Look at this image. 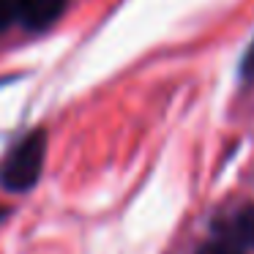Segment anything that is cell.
<instances>
[{
  "instance_id": "cell-1",
  "label": "cell",
  "mask_w": 254,
  "mask_h": 254,
  "mask_svg": "<svg viewBox=\"0 0 254 254\" xmlns=\"http://www.w3.org/2000/svg\"><path fill=\"white\" fill-rule=\"evenodd\" d=\"M47 159V134L41 128L22 137L0 161V186L8 191H28L39 183Z\"/></svg>"
},
{
  "instance_id": "cell-2",
  "label": "cell",
  "mask_w": 254,
  "mask_h": 254,
  "mask_svg": "<svg viewBox=\"0 0 254 254\" xmlns=\"http://www.w3.org/2000/svg\"><path fill=\"white\" fill-rule=\"evenodd\" d=\"M219 241L238 249H254V205H241L238 210L224 213L213 224Z\"/></svg>"
},
{
  "instance_id": "cell-3",
  "label": "cell",
  "mask_w": 254,
  "mask_h": 254,
  "mask_svg": "<svg viewBox=\"0 0 254 254\" xmlns=\"http://www.w3.org/2000/svg\"><path fill=\"white\" fill-rule=\"evenodd\" d=\"M68 0H19V25L28 30H44L63 17Z\"/></svg>"
},
{
  "instance_id": "cell-4",
  "label": "cell",
  "mask_w": 254,
  "mask_h": 254,
  "mask_svg": "<svg viewBox=\"0 0 254 254\" xmlns=\"http://www.w3.org/2000/svg\"><path fill=\"white\" fill-rule=\"evenodd\" d=\"M19 22V0H0V30Z\"/></svg>"
},
{
  "instance_id": "cell-5",
  "label": "cell",
  "mask_w": 254,
  "mask_h": 254,
  "mask_svg": "<svg viewBox=\"0 0 254 254\" xmlns=\"http://www.w3.org/2000/svg\"><path fill=\"white\" fill-rule=\"evenodd\" d=\"M197 254H243V249L232 246V243H224V241H213V243L199 246Z\"/></svg>"
},
{
  "instance_id": "cell-6",
  "label": "cell",
  "mask_w": 254,
  "mask_h": 254,
  "mask_svg": "<svg viewBox=\"0 0 254 254\" xmlns=\"http://www.w3.org/2000/svg\"><path fill=\"white\" fill-rule=\"evenodd\" d=\"M243 74H246V77L254 74V41H252V47H249V52H246V61H243Z\"/></svg>"
}]
</instances>
